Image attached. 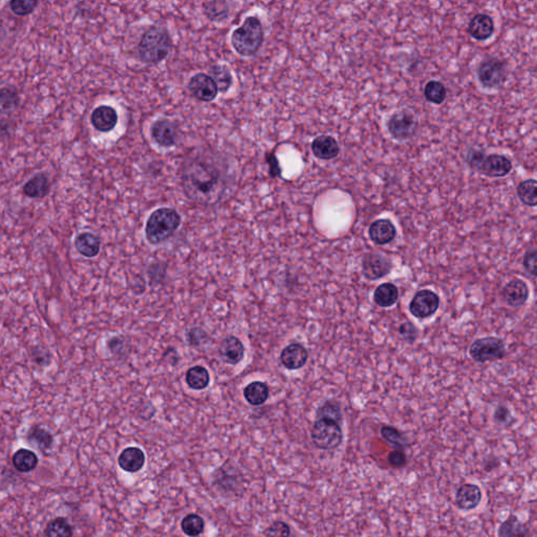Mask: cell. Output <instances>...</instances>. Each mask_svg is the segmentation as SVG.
Returning <instances> with one entry per match:
<instances>
[{
    "label": "cell",
    "instance_id": "6da1fadb",
    "mask_svg": "<svg viewBox=\"0 0 537 537\" xmlns=\"http://www.w3.org/2000/svg\"><path fill=\"white\" fill-rule=\"evenodd\" d=\"M180 179L186 198L202 206L222 202L233 184L225 157L206 149L196 151L183 161Z\"/></svg>",
    "mask_w": 537,
    "mask_h": 537
},
{
    "label": "cell",
    "instance_id": "7a4b0ae2",
    "mask_svg": "<svg viewBox=\"0 0 537 537\" xmlns=\"http://www.w3.org/2000/svg\"><path fill=\"white\" fill-rule=\"evenodd\" d=\"M171 50L172 40L170 34L166 27L162 25H151L148 27L137 45V53L142 62L150 66L162 62Z\"/></svg>",
    "mask_w": 537,
    "mask_h": 537
},
{
    "label": "cell",
    "instance_id": "3957f363",
    "mask_svg": "<svg viewBox=\"0 0 537 537\" xmlns=\"http://www.w3.org/2000/svg\"><path fill=\"white\" fill-rule=\"evenodd\" d=\"M263 27L257 16H250L241 27L232 33L231 44L237 54L243 57L254 56L263 45Z\"/></svg>",
    "mask_w": 537,
    "mask_h": 537
},
{
    "label": "cell",
    "instance_id": "277c9868",
    "mask_svg": "<svg viewBox=\"0 0 537 537\" xmlns=\"http://www.w3.org/2000/svg\"><path fill=\"white\" fill-rule=\"evenodd\" d=\"M181 225V216L172 208L155 210L147 220L145 236L151 245H161L176 233Z\"/></svg>",
    "mask_w": 537,
    "mask_h": 537
},
{
    "label": "cell",
    "instance_id": "5b68a950",
    "mask_svg": "<svg viewBox=\"0 0 537 537\" xmlns=\"http://www.w3.org/2000/svg\"><path fill=\"white\" fill-rule=\"evenodd\" d=\"M466 162L472 170L489 178H503L512 170V163L503 155H485L479 149H470L466 155Z\"/></svg>",
    "mask_w": 537,
    "mask_h": 537
},
{
    "label": "cell",
    "instance_id": "8992f818",
    "mask_svg": "<svg viewBox=\"0 0 537 537\" xmlns=\"http://www.w3.org/2000/svg\"><path fill=\"white\" fill-rule=\"evenodd\" d=\"M341 424L326 419H316L311 430V438L315 447L320 450L336 449L343 442Z\"/></svg>",
    "mask_w": 537,
    "mask_h": 537
},
{
    "label": "cell",
    "instance_id": "52a82bcc",
    "mask_svg": "<svg viewBox=\"0 0 537 537\" xmlns=\"http://www.w3.org/2000/svg\"><path fill=\"white\" fill-rule=\"evenodd\" d=\"M469 355L477 363L499 361L506 357V344L501 338H480L470 345Z\"/></svg>",
    "mask_w": 537,
    "mask_h": 537
},
{
    "label": "cell",
    "instance_id": "ba28073f",
    "mask_svg": "<svg viewBox=\"0 0 537 537\" xmlns=\"http://www.w3.org/2000/svg\"><path fill=\"white\" fill-rule=\"evenodd\" d=\"M477 77L486 88H499L507 80V68L503 61L497 58H487L480 64Z\"/></svg>",
    "mask_w": 537,
    "mask_h": 537
},
{
    "label": "cell",
    "instance_id": "9c48e42d",
    "mask_svg": "<svg viewBox=\"0 0 537 537\" xmlns=\"http://www.w3.org/2000/svg\"><path fill=\"white\" fill-rule=\"evenodd\" d=\"M387 129L393 139L405 141L416 135L418 131V121L408 110H400L393 114L387 122Z\"/></svg>",
    "mask_w": 537,
    "mask_h": 537
},
{
    "label": "cell",
    "instance_id": "30bf717a",
    "mask_svg": "<svg viewBox=\"0 0 537 537\" xmlns=\"http://www.w3.org/2000/svg\"><path fill=\"white\" fill-rule=\"evenodd\" d=\"M440 306V297L432 290L419 291L409 304V312L418 319H426L436 314Z\"/></svg>",
    "mask_w": 537,
    "mask_h": 537
},
{
    "label": "cell",
    "instance_id": "8fae6325",
    "mask_svg": "<svg viewBox=\"0 0 537 537\" xmlns=\"http://www.w3.org/2000/svg\"><path fill=\"white\" fill-rule=\"evenodd\" d=\"M391 259L380 253H367L362 259V274L369 280H378L389 275L393 270Z\"/></svg>",
    "mask_w": 537,
    "mask_h": 537
},
{
    "label": "cell",
    "instance_id": "7c38bea8",
    "mask_svg": "<svg viewBox=\"0 0 537 537\" xmlns=\"http://www.w3.org/2000/svg\"><path fill=\"white\" fill-rule=\"evenodd\" d=\"M188 88L196 99L202 102H211L218 97V88L209 75L200 73L189 80Z\"/></svg>",
    "mask_w": 537,
    "mask_h": 537
},
{
    "label": "cell",
    "instance_id": "4fadbf2b",
    "mask_svg": "<svg viewBox=\"0 0 537 537\" xmlns=\"http://www.w3.org/2000/svg\"><path fill=\"white\" fill-rule=\"evenodd\" d=\"M483 499L481 487L477 484H463L454 497L456 506L462 511H472L480 506Z\"/></svg>",
    "mask_w": 537,
    "mask_h": 537
},
{
    "label": "cell",
    "instance_id": "5bb4252c",
    "mask_svg": "<svg viewBox=\"0 0 537 537\" xmlns=\"http://www.w3.org/2000/svg\"><path fill=\"white\" fill-rule=\"evenodd\" d=\"M151 137L159 146L172 147L178 140V129L172 121L168 119H159L151 126Z\"/></svg>",
    "mask_w": 537,
    "mask_h": 537
},
{
    "label": "cell",
    "instance_id": "9a60e30c",
    "mask_svg": "<svg viewBox=\"0 0 537 537\" xmlns=\"http://www.w3.org/2000/svg\"><path fill=\"white\" fill-rule=\"evenodd\" d=\"M501 297L503 302L512 308L524 306L529 298L528 286L522 279H512L503 287L501 290Z\"/></svg>",
    "mask_w": 537,
    "mask_h": 537
},
{
    "label": "cell",
    "instance_id": "2e32d148",
    "mask_svg": "<svg viewBox=\"0 0 537 537\" xmlns=\"http://www.w3.org/2000/svg\"><path fill=\"white\" fill-rule=\"evenodd\" d=\"M220 359L227 365H236L244 359L245 346L235 336H228L218 348Z\"/></svg>",
    "mask_w": 537,
    "mask_h": 537
},
{
    "label": "cell",
    "instance_id": "e0dca14e",
    "mask_svg": "<svg viewBox=\"0 0 537 537\" xmlns=\"http://www.w3.org/2000/svg\"><path fill=\"white\" fill-rule=\"evenodd\" d=\"M308 351L300 343H292L286 346L280 354L281 363L290 371H296L304 367L308 361Z\"/></svg>",
    "mask_w": 537,
    "mask_h": 537
},
{
    "label": "cell",
    "instance_id": "ac0fdd59",
    "mask_svg": "<svg viewBox=\"0 0 537 537\" xmlns=\"http://www.w3.org/2000/svg\"><path fill=\"white\" fill-rule=\"evenodd\" d=\"M369 235L371 241L378 246H384L396 239L397 229L387 218H381L369 226Z\"/></svg>",
    "mask_w": 537,
    "mask_h": 537
},
{
    "label": "cell",
    "instance_id": "d6986e66",
    "mask_svg": "<svg viewBox=\"0 0 537 537\" xmlns=\"http://www.w3.org/2000/svg\"><path fill=\"white\" fill-rule=\"evenodd\" d=\"M90 122L98 131L109 133L118 124V113L115 108L108 105H101L92 112Z\"/></svg>",
    "mask_w": 537,
    "mask_h": 537
},
{
    "label": "cell",
    "instance_id": "ffe728a7",
    "mask_svg": "<svg viewBox=\"0 0 537 537\" xmlns=\"http://www.w3.org/2000/svg\"><path fill=\"white\" fill-rule=\"evenodd\" d=\"M311 147H312L313 155L319 160H333L339 155V144L330 135H318L317 137L313 140Z\"/></svg>",
    "mask_w": 537,
    "mask_h": 537
},
{
    "label": "cell",
    "instance_id": "44dd1931",
    "mask_svg": "<svg viewBox=\"0 0 537 537\" xmlns=\"http://www.w3.org/2000/svg\"><path fill=\"white\" fill-rule=\"evenodd\" d=\"M468 33L477 41H485L495 33V23L490 16L477 14L468 25Z\"/></svg>",
    "mask_w": 537,
    "mask_h": 537
},
{
    "label": "cell",
    "instance_id": "7402d4cb",
    "mask_svg": "<svg viewBox=\"0 0 537 537\" xmlns=\"http://www.w3.org/2000/svg\"><path fill=\"white\" fill-rule=\"evenodd\" d=\"M146 458L143 450L139 447H127L120 454L118 464L125 472L135 473L144 466Z\"/></svg>",
    "mask_w": 537,
    "mask_h": 537
},
{
    "label": "cell",
    "instance_id": "603a6c76",
    "mask_svg": "<svg viewBox=\"0 0 537 537\" xmlns=\"http://www.w3.org/2000/svg\"><path fill=\"white\" fill-rule=\"evenodd\" d=\"M74 244L78 253L86 259L97 257L101 249V239L99 236L92 232H82L78 234Z\"/></svg>",
    "mask_w": 537,
    "mask_h": 537
},
{
    "label": "cell",
    "instance_id": "cb8c5ba5",
    "mask_svg": "<svg viewBox=\"0 0 537 537\" xmlns=\"http://www.w3.org/2000/svg\"><path fill=\"white\" fill-rule=\"evenodd\" d=\"M27 442L31 447L45 452L52 447L54 438L49 430L38 426V425H35V426H31L27 432Z\"/></svg>",
    "mask_w": 537,
    "mask_h": 537
},
{
    "label": "cell",
    "instance_id": "d4e9b609",
    "mask_svg": "<svg viewBox=\"0 0 537 537\" xmlns=\"http://www.w3.org/2000/svg\"><path fill=\"white\" fill-rule=\"evenodd\" d=\"M38 456L34 451L25 448H21L14 454L12 463L17 471L21 473H29L36 469L38 466Z\"/></svg>",
    "mask_w": 537,
    "mask_h": 537
},
{
    "label": "cell",
    "instance_id": "484cf974",
    "mask_svg": "<svg viewBox=\"0 0 537 537\" xmlns=\"http://www.w3.org/2000/svg\"><path fill=\"white\" fill-rule=\"evenodd\" d=\"M398 288L391 283H382L374 293V302L381 308H391L398 302Z\"/></svg>",
    "mask_w": 537,
    "mask_h": 537
},
{
    "label": "cell",
    "instance_id": "4316f807",
    "mask_svg": "<svg viewBox=\"0 0 537 537\" xmlns=\"http://www.w3.org/2000/svg\"><path fill=\"white\" fill-rule=\"evenodd\" d=\"M50 192V182L44 173H37L23 186V194L31 198H43Z\"/></svg>",
    "mask_w": 537,
    "mask_h": 537
},
{
    "label": "cell",
    "instance_id": "83f0119b",
    "mask_svg": "<svg viewBox=\"0 0 537 537\" xmlns=\"http://www.w3.org/2000/svg\"><path fill=\"white\" fill-rule=\"evenodd\" d=\"M529 529L527 528L524 523L519 521L516 515H509L508 519L505 522L499 525L497 530L499 537H527L528 536Z\"/></svg>",
    "mask_w": 537,
    "mask_h": 537
},
{
    "label": "cell",
    "instance_id": "f1b7e54d",
    "mask_svg": "<svg viewBox=\"0 0 537 537\" xmlns=\"http://www.w3.org/2000/svg\"><path fill=\"white\" fill-rule=\"evenodd\" d=\"M269 395H270L269 387L261 381L250 383L244 391V397L246 400L253 406H259V405L263 404L269 398Z\"/></svg>",
    "mask_w": 537,
    "mask_h": 537
},
{
    "label": "cell",
    "instance_id": "f546056e",
    "mask_svg": "<svg viewBox=\"0 0 537 537\" xmlns=\"http://www.w3.org/2000/svg\"><path fill=\"white\" fill-rule=\"evenodd\" d=\"M186 382L188 387L194 391H202L209 385V371L204 367L196 365L187 371Z\"/></svg>",
    "mask_w": 537,
    "mask_h": 537
},
{
    "label": "cell",
    "instance_id": "4dcf8cb0",
    "mask_svg": "<svg viewBox=\"0 0 537 537\" xmlns=\"http://www.w3.org/2000/svg\"><path fill=\"white\" fill-rule=\"evenodd\" d=\"M202 12L209 21L222 23L229 17V3L225 1H208L202 3Z\"/></svg>",
    "mask_w": 537,
    "mask_h": 537
},
{
    "label": "cell",
    "instance_id": "1f68e13d",
    "mask_svg": "<svg viewBox=\"0 0 537 537\" xmlns=\"http://www.w3.org/2000/svg\"><path fill=\"white\" fill-rule=\"evenodd\" d=\"M381 436L383 440L389 443V445L395 447V449H403L410 446L408 438L403 434L398 428H393L391 425H383L380 430Z\"/></svg>",
    "mask_w": 537,
    "mask_h": 537
},
{
    "label": "cell",
    "instance_id": "d6a6232c",
    "mask_svg": "<svg viewBox=\"0 0 537 537\" xmlns=\"http://www.w3.org/2000/svg\"><path fill=\"white\" fill-rule=\"evenodd\" d=\"M45 535L47 537H73L74 528L68 519L64 517H56L47 524Z\"/></svg>",
    "mask_w": 537,
    "mask_h": 537
},
{
    "label": "cell",
    "instance_id": "836d02e7",
    "mask_svg": "<svg viewBox=\"0 0 537 537\" xmlns=\"http://www.w3.org/2000/svg\"><path fill=\"white\" fill-rule=\"evenodd\" d=\"M537 182L533 179L526 180L517 186V196L523 204L529 207H535L537 205Z\"/></svg>",
    "mask_w": 537,
    "mask_h": 537
},
{
    "label": "cell",
    "instance_id": "e575fe53",
    "mask_svg": "<svg viewBox=\"0 0 537 537\" xmlns=\"http://www.w3.org/2000/svg\"><path fill=\"white\" fill-rule=\"evenodd\" d=\"M316 419H326L342 424L343 417L340 405L335 400L326 401L316 412Z\"/></svg>",
    "mask_w": 537,
    "mask_h": 537
},
{
    "label": "cell",
    "instance_id": "d590c367",
    "mask_svg": "<svg viewBox=\"0 0 537 537\" xmlns=\"http://www.w3.org/2000/svg\"><path fill=\"white\" fill-rule=\"evenodd\" d=\"M181 528L187 536L198 537L204 532L205 521L200 515L192 513L183 519Z\"/></svg>",
    "mask_w": 537,
    "mask_h": 537
},
{
    "label": "cell",
    "instance_id": "8d00e7d4",
    "mask_svg": "<svg viewBox=\"0 0 537 537\" xmlns=\"http://www.w3.org/2000/svg\"><path fill=\"white\" fill-rule=\"evenodd\" d=\"M210 73H211L210 77L218 86V92L224 94L227 92L232 86V75L229 68L225 66H214L210 68Z\"/></svg>",
    "mask_w": 537,
    "mask_h": 537
},
{
    "label": "cell",
    "instance_id": "74e56055",
    "mask_svg": "<svg viewBox=\"0 0 537 537\" xmlns=\"http://www.w3.org/2000/svg\"><path fill=\"white\" fill-rule=\"evenodd\" d=\"M424 96L430 103L440 105L445 101L447 92H446V88L443 83H441L436 80H432L425 86Z\"/></svg>",
    "mask_w": 537,
    "mask_h": 537
},
{
    "label": "cell",
    "instance_id": "f35d334b",
    "mask_svg": "<svg viewBox=\"0 0 537 537\" xmlns=\"http://www.w3.org/2000/svg\"><path fill=\"white\" fill-rule=\"evenodd\" d=\"M18 103V92L13 86L0 88V107L3 109H15Z\"/></svg>",
    "mask_w": 537,
    "mask_h": 537
},
{
    "label": "cell",
    "instance_id": "ab89813d",
    "mask_svg": "<svg viewBox=\"0 0 537 537\" xmlns=\"http://www.w3.org/2000/svg\"><path fill=\"white\" fill-rule=\"evenodd\" d=\"M38 3L33 1V0H13L10 3L12 12L17 16H27L29 15L31 12L34 11L35 8L37 7Z\"/></svg>",
    "mask_w": 537,
    "mask_h": 537
},
{
    "label": "cell",
    "instance_id": "60d3db41",
    "mask_svg": "<svg viewBox=\"0 0 537 537\" xmlns=\"http://www.w3.org/2000/svg\"><path fill=\"white\" fill-rule=\"evenodd\" d=\"M290 526L283 521L273 523L265 531V537H290Z\"/></svg>",
    "mask_w": 537,
    "mask_h": 537
},
{
    "label": "cell",
    "instance_id": "b9f144b4",
    "mask_svg": "<svg viewBox=\"0 0 537 537\" xmlns=\"http://www.w3.org/2000/svg\"><path fill=\"white\" fill-rule=\"evenodd\" d=\"M537 251L536 248H532V249L528 250L526 252V254L524 257V261H523V265H524V269L526 270V272L528 273L530 276L536 277L537 271Z\"/></svg>",
    "mask_w": 537,
    "mask_h": 537
},
{
    "label": "cell",
    "instance_id": "7bdbcfd3",
    "mask_svg": "<svg viewBox=\"0 0 537 537\" xmlns=\"http://www.w3.org/2000/svg\"><path fill=\"white\" fill-rule=\"evenodd\" d=\"M407 456L403 449H393L387 456V462L393 468H403L407 465Z\"/></svg>",
    "mask_w": 537,
    "mask_h": 537
},
{
    "label": "cell",
    "instance_id": "ee69618b",
    "mask_svg": "<svg viewBox=\"0 0 537 537\" xmlns=\"http://www.w3.org/2000/svg\"><path fill=\"white\" fill-rule=\"evenodd\" d=\"M399 334H400L401 337H402L405 341L412 343V342L416 341L417 338H418L419 330L412 322H407L401 324L400 328H399Z\"/></svg>",
    "mask_w": 537,
    "mask_h": 537
},
{
    "label": "cell",
    "instance_id": "f6af8a7d",
    "mask_svg": "<svg viewBox=\"0 0 537 537\" xmlns=\"http://www.w3.org/2000/svg\"><path fill=\"white\" fill-rule=\"evenodd\" d=\"M265 161L269 166V173H270L271 178H281L280 165H279L276 155L274 153H265Z\"/></svg>",
    "mask_w": 537,
    "mask_h": 537
},
{
    "label": "cell",
    "instance_id": "bcb514c9",
    "mask_svg": "<svg viewBox=\"0 0 537 537\" xmlns=\"http://www.w3.org/2000/svg\"><path fill=\"white\" fill-rule=\"evenodd\" d=\"M510 417V410L506 405H499L495 410V415H493L495 422L501 423V424L506 423Z\"/></svg>",
    "mask_w": 537,
    "mask_h": 537
}]
</instances>
